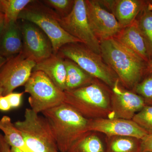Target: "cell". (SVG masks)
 <instances>
[{
    "label": "cell",
    "mask_w": 152,
    "mask_h": 152,
    "mask_svg": "<svg viewBox=\"0 0 152 152\" xmlns=\"http://www.w3.org/2000/svg\"><path fill=\"white\" fill-rule=\"evenodd\" d=\"M87 16L94 34L100 41L114 38L123 28L113 14L98 1L85 0Z\"/></svg>",
    "instance_id": "8fae6325"
},
{
    "label": "cell",
    "mask_w": 152,
    "mask_h": 152,
    "mask_svg": "<svg viewBox=\"0 0 152 152\" xmlns=\"http://www.w3.org/2000/svg\"><path fill=\"white\" fill-rule=\"evenodd\" d=\"M24 93H11L6 95L7 99L8 100L11 108H17L21 103L22 98Z\"/></svg>",
    "instance_id": "4316f807"
},
{
    "label": "cell",
    "mask_w": 152,
    "mask_h": 152,
    "mask_svg": "<svg viewBox=\"0 0 152 152\" xmlns=\"http://www.w3.org/2000/svg\"><path fill=\"white\" fill-rule=\"evenodd\" d=\"M98 1L111 11L123 28L132 23L146 5V1L142 0Z\"/></svg>",
    "instance_id": "5bb4252c"
},
{
    "label": "cell",
    "mask_w": 152,
    "mask_h": 152,
    "mask_svg": "<svg viewBox=\"0 0 152 152\" xmlns=\"http://www.w3.org/2000/svg\"><path fill=\"white\" fill-rule=\"evenodd\" d=\"M132 120L148 134H152V106H145Z\"/></svg>",
    "instance_id": "d4e9b609"
},
{
    "label": "cell",
    "mask_w": 152,
    "mask_h": 152,
    "mask_svg": "<svg viewBox=\"0 0 152 152\" xmlns=\"http://www.w3.org/2000/svg\"><path fill=\"white\" fill-rule=\"evenodd\" d=\"M64 64L66 72L65 91L86 86L91 84L96 79L71 60L64 59Z\"/></svg>",
    "instance_id": "d6986e66"
},
{
    "label": "cell",
    "mask_w": 152,
    "mask_h": 152,
    "mask_svg": "<svg viewBox=\"0 0 152 152\" xmlns=\"http://www.w3.org/2000/svg\"><path fill=\"white\" fill-rule=\"evenodd\" d=\"M141 152H152V134H148L141 140Z\"/></svg>",
    "instance_id": "83f0119b"
},
{
    "label": "cell",
    "mask_w": 152,
    "mask_h": 152,
    "mask_svg": "<svg viewBox=\"0 0 152 152\" xmlns=\"http://www.w3.org/2000/svg\"><path fill=\"white\" fill-rule=\"evenodd\" d=\"M58 21L68 34L77 39L95 53L101 55L100 41L94 34L90 26L85 1L75 0L70 13L64 18L59 17Z\"/></svg>",
    "instance_id": "ba28073f"
},
{
    "label": "cell",
    "mask_w": 152,
    "mask_h": 152,
    "mask_svg": "<svg viewBox=\"0 0 152 152\" xmlns=\"http://www.w3.org/2000/svg\"><path fill=\"white\" fill-rule=\"evenodd\" d=\"M11 147L6 142L4 135L0 133V152H11Z\"/></svg>",
    "instance_id": "f546056e"
},
{
    "label": "cell",
    "mask_w": 152,
    "mask_h": 152,
    "mask_svg": "<svg viewBox=\"0 0 152 152\" xmlns=\"http://www.w3.org/2000/svg\"><path fill=\"white\" fill-rule=\"evenodd\" d=\"M10 149L11 152H23L19 149L14 147H11Z\"/></svg>",
    "instance_id": "836d02e7"
},
{
    "label": "cell",
    "mask_w": 152,
    "mask_h": 152,
    "mask_svg": "<svg viewBox=\"0 0 152 152\" xmlns=\"http://www.w3.org/2000/svg\"><path fill=\"white\" fill-rule=\"evenodd\" d=\"M88 129L106 137L129 136L142 140L148 135L132 120L122 118L90 120Z\"/></svg>",
    "instance_id": "4fadbf2b"
},
{
    "label": "cell",
    "mask_w": 152,
    "mask_h": 152,
    "mask_svg": "<svg viewBox=\"0 0 152 152\" xmlns=\"http://www.w3.org/2000/svg\"><path fill=\"white\" fill-rule=\"evenodd\" d=\"M64 92V102L86 118H112V90L101 81L95 79L91 84Z\"/></svg>",
    "instance_id": "7a4b0ae2"
},
{
    "label": "cell",
    "mask_w": 152,
    "mask_h": 152,
    "mask_svg": "<svg viewBox=\"0 0 152 152\" xmlns=\"http://www.w3.org/2000/svg\"><path fill=\"white\" fill-rule=\"evenodd\" d=\"M0 130L4 133L5 140L10 146L23 152H29L20 132L12 122L10 118L4 116L0 120Z\"/></svg>",
    "instance_id": "44dd1931"
},
{
    "label": "cell",
    "mask_w": 152,
    "mask_h": 152,
    "mask_svg": "<svg viewBox=\"0 0 152 152\" xmlns=\"http://www.w3.org/2000/svg\"><path fill=\"white\" fill-rule=\"evenodd\" d=\"M25 92L30 95L31 109L37 113H42L64 102L65 95L41 71H33L25 84Z\"/></svg>",
    "instance_id": "52a82bcc"
},
{
    "label": "cell",
    "mask_w": 152,
    "mask_h": 152,
    "mask_svg": "<svg viewBox=\"0 0 152 152\" xmlns=\"http://www.w3.org/2000/svg\"><path fill=\"white\" fill-rule=\"evenodd\" d=\"M5 23V18L4 15L0 12V34L4 28Z\"/></svg>",
    "instance_id": "4dcf8cb0"
},
{
    "label": "cell",
    "mask_w": 152,
    "mask_h": 152,
    "mask_svg": "<svg viewBox=\"0 0 152 152\" xmlns=\"http://www.w3.org/2000/svg\"><path fill=\"white\" fill-rule=\"evenodd\" d=\"M21 30L15 23L5 25L0 34V55L7 60L23 51Z\"/></svg>",
    "instance_id": "2e32d148"
},
{
    "label": "cell",
    "mask_w": 152,
    "mask_h": 152,
    "mask_svg": "<svg viewBox=\"0 0 152 152\" xmlns=\"http://www.w3.org/2000/svg\"><path fill=\"white\" fill-rule=\"evenodd\" d=\"M36 64L22 53L7 60L0 69V87L2 96L13 92L17 88L24 86Z\"/></svg>",
    "instance_id": "9c48e42d"
},
{
    "label": "cell",
    "mask_w": 152,
    "mask_h": 152,
    "mask_svg": "<svg viewBox=\"0 0 152 152\" xmlns=\"http://www.w3.org/2000/svg\"><path fill=\"white\" fill-rule=\"evenodd\" d=\"M43 2L52 8L61 18L68 15L72 10L75 0H45Z\"/></svg>",
    "instance_id": "484cf974"
},
{
    "label": "cell",
    "mask_w": 152,
    "mask_h": 152,
    "mask_svg": "<svg viewBox=\"0 0 152 152\" xmlns=\"http://www.w3.org/2000/svg\"><path fill=\"white\" fill-rule=\"evenodd\" d=\"M138 26L145 42L151 61H152V10L146 5L136 19Z\"/></svg>",
    "instance_id": "603a6c76"
},
{
    "label": "cell",
    "mask_w": 152,
    "mask_h": 152,
    "mask_svg": "<svg viewBox=\"0 0 152 152\" xmlns=\"http://www.w3.org/2000/svg\"><path fill=\"white\" fill-rule=\"evenodd\" d=\"M59 17L52 9L33 1L20 13L18 19L33 23L40 28L51 42L53 53L57 54L67 44L81 43L61 27L58 21Z\"/></svg>",
    "instance_id": "277c9868"
},
{
    "label": "cell",
    "mask_w": 152,
    "mask_h": 152,
    "mask_svg": "<svg viewBox=\"0 0 152 152\" xmlns=\"http://www.w3.org/2000/svg\"><path fill=\"white\" fill-rule=\"evenodd\" d=\"M12 108L8 99L6 96H0V110L7 111Z\"/></svg>",
    "instance_id": "f1b7e54d"
},
{
    "label": "cell",
    "mask_w": 152,
    "mask_h": 152,
    "mask_svg": "<svg viewBox=\"0 0 152 152\" xmlns=\"http://www.w3.org/2000/svg\"><path fill=\"white\" fill-rule=\"evenodd\" d=\"M7 59L5 58H4L2 56L0 55V69L2 67V66L4 65V64L7 61Z\"/></svg>",
    "instance_id": "d6a6232c"
},
{
    "label": "cell",
    "mask_w": 152,
    "mask_h": 152,
    "mask_svg": "<svg viewBox=\"0 0 152 152\" xmlns=\"http://www.w3.org/2000/svg\"><path fill=\"white\" fill-rule=\"evenodd\" d=\"M14 124L29 152H60L48 122L32 109H26L24 119Z\"/></svg>",
    "instance_id": "8992f818"
},
{
    "label": "cell",
    "mask_w": 152,
    "mask_h": 152,
    "mask_svg": "<svg viewBox=\"0 0 152 152\" xmlns=\"http://www.w3.org/2000/svg\"><path fill=\"white\" fill-rule=\"evenodd\" d=\"M111 90V119L132 120L134 116L146 105L140 96L123 87L120 82Z\"/></svg>",
    "instance_id": "7c38bea8"
},
{
    "label": "cell",
    "mask_w": 152,
    "mask_h": 152,
    "mask_svg": "<svg viewBox=\"0 0 152 152\" xmlns=\"http://www.w3.org/2000/svg\"><path fill=\"white\" fill-rule=\"evenodd\" d=\"M114 38L147 64L151 61L146 45L136 20L131 25L123 28Z\"/></svg>",
    "instance_id": "9a60e30c"
},
{
    "label": "cell",
    "mask_w": 152,
    "mask_h": 152,
    "mask_svg": "<svg viewBox=\"0 0 152 152\" xmlns=\"http://www.w3.org/2000/svg\"><path fill=\"white\" fill-rule=\"evenodd\" d=\"M32 0H0V12L5 18V25L15 23L19 16Z\"/></svg>",
    "instance_id": "7402d4cb"
},
{
    "label": "cell",
    "mask_w": 152,
    "mask_h": 152,
    "mask_svg": "<svg viewBox=\"0 0 152 152\" xmlns=\"http://www.w3.org/2000/svg\"><path fill=\"white\" fill-rule=\"evenodd\" d=\"M57 54L64 58L73 61L94 78L103 82L111 89L120 82L101 55L82 43L67 44L61 48Z\"/></svg>",
    "instance_id": "5b68a950"
},
{
    "label": "cell",
    "mask_w": 152,
    "mask_h": 152,
    "mask_svg": "<svg viewBox=\"0 0 152 152\" xmlns=\"http://www.w3.org/2000/svg\"><path fill=\"white\" fill-rule=\"evenodd\" d=\"M152 74V61H151L147 64L145 71V75H151Z\"/></svg>",
    "instance_id": "1f68e13d"
},
{
    "label": "cell",
    "mask_w": 152,
    "mask_h": 152,
    "mask_svg": "<svg viewBox=\"0 0 152 152\" xmlns=\"http://www.w3.org/2000/svg\"><path fill=\"white\" fill-rule=\"evenodd\" d=\"M101 56L118 76L120 83L133 91L145 75L146 63L114 38L100 41Z\"/></svg>",
    "instance_id": "6da1fadb"
},
{
    "label": "cell",
    "mask_w": 152,
    "mask_h": 152,
    "mask_svg": "<svg viewBox=\"0 0 152 152\" xmlns=\"http://www.w3.org/2000/svg\"><path fill=\"white\" fill-rule=\"evenodd\" d=\"M2 96V92L1 89L0 87V96Z\"/></svg>",
    "instance_id": "e575fe53"
},
{
    "label": "cell",
    "mask_w": 152,
    "mask_h": 152,
    "mask_svg": "<svg viewBox=\"0 0 152 152\" xmlns=\"http://www.w3.org/2000/svg\"><path fill=\"white\" fill-rule=\"evenodd\" d=\"M132 91L143 99L146 105L152 106V74L146 75Z\"/></svg>",
    "instance_id": "cb8c5ba5"
},
{
    "label": "cell",
    "mask_w": 152,
    "mask_h": 152,
    "mask_svg": "<svg viewBox=\"0 0 152 152\" xmlns=\"http://www.w3.org/2000/svg\"><path fill=\"white\" fill-rule=\"evenodd\" d=\"M41 71L46 74L59 89L66 90V72L64 59L58 54L36 64L33 71Z\"/></svg>",
    "instance_id": "e0dca14e"
},
{
    "label": "cell",
    "mask_w": 152,
    "mask_h": 152,
    "mask_svg": "<svg viewBox=\"0 0 152 152\" xmlns=\"http://www.w3.org/2000/svg\"><path fill=\"white\" fill-rule=\"evenodd\" d=\"M48 122L60 152H67L89 131L90 120L65 103L42 113Z\"/></svg>",
    "instance_id": "3957f363"
},
{
    "label": "cell",
    "mask_w": 152,
    "mask_h": 152,
    "mask_svg": "<svg viewBox=\"0 0 152 152\" xmlns=\"http://www.w3.org/2000/svg\"><path fill=\"white\" fill-rule=\"evenodd\" d=\"M106 136L94 131H88L81 136L67 152H106Z\"/></svg>",
    "instance_id": "ac0fdd59"
},
{
    "label": "cell",
    "mask_w": 152,
    "mask_h": 152,
    "mask_svg": "<svg viewBox=\"0 0 152 152\" xmlns=\"http://www.w3.org/2000/svg\"><path fill=\"white\" fill-rule=\"evenodd\" d=\"M23 22L21 28L23 54L36 63L51 56L53 54V46L46 35L33 23Z\"/></svg>",
    "instance_id": "30bf717a"
},
{
    "label": "cell",
    "mask_w": 152,
    "mask_h": 152,
    "mask_svg": "<svg viewBox=\"0 0 152 152\" xmlns=\"http://www.w3.org/2000/svg\"><path fill=\"white\" fill-rule=\"evenodd\" d=\"M106 152H141V140L129 136L106 137Z\"/></svg>",
    "instance_id": "ffe728a7"
}]
</instances>
